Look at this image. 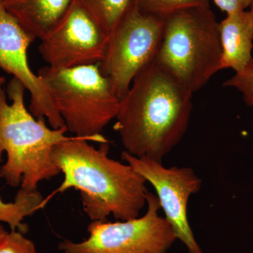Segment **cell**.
Instances as JSON below:
<instances>
[{
	"mask_svg": "<svg viewBox=\"0 0 253 253\" xmlns=\"http://www.w3.org/2000/svg\"><path fill=\"white\" fill-rule=\"evenodd\" d=\"M109 38V33L73 0L59 22L41 40L38 50L54 71L100 64Z\"/></svg>",
	"mask_w": 253,
	"mask_h": 253,
	"instance_id": "cell-8",
	"label": "cell"
},
{
	"mask_svg": "<svg viewBox=\"0 0 253 253\" xmlns=\"http://www.w3.org/2000/svg\"><path fill=\"white\" fill-rule=\"evenodd\" d=\"M250 9L253 11V1ZM223 86L239 91L246 104L253 109V56L244 71L235 73L224 82Z\"/></svg>",
	"mask_w": 253,
	"mask_h": 253,
	"instance_id": "cell-16",
	"label": "cell"
},
{
	"mask_svg": "<svg viewBox=\"0 0 253 253\" xmlns=\"http://www.w3.org/2000/svg\"><path fill=\"white\" fill-rule=\"evenodd\" d=\"M143 12L165 18L174 11L192 6H210L209 0H135Z\"/></svg>",
	"mask_w": 253,
	"mask_h": 253,
	"instance_id": "cell-15",
	"label": "cell"
},
{
	"mask_svg": "<svg viewBox=\"0 0 253 253\" xmlns=\"http://www.w3.org/2000/svg\"><path fill=\"white\" fill-rule=\"evenodd\" d=\"M5 83V78L4 77H0V86L2 85Z\"/></svg>",
	"mask_w": 253,
	"mask_h": 253,
	"instance_id": "cell-19",
	"label": "cell"
},
{
	"mask_svg": "<svg viewBox=\"0 0 253 253\" xmlns=\"http://www.w3.org/2000/svg\"><path fill=\"white\" fill-rule=\"evenodd\" d=\"M26 88L13 78L6 89L0 86V163L5 152L7 160L0 168V178L12 187L34 191L41 181L61 173L53 161L55 145L71 139L66 126L53 129L45 119H37L25 105Z\"/></svg>",
	"mask_w": 253,
	"mask_h": 253,
	"instance_id": "cell-3",
	"label": "cell"
},
{
	"mask_svg": "<svg viewBox=\"0 0 253 253\" xmlns=\"http://www.w3.org/2000/svg\"><path fill=\"white\" fill-rule=\"evenodd\" d=\"M123 161L154 186L161 208L172 226L176 240L186 246L189 253H204L196 239L188 219V202L202 186V179L191 168H166L162 162L146 157H136L126 151Z\"/></svg>",
	"mask_w": 253,
	"mask_h": 253,
	"instance_id": "cell-9",
	"label": "cell"
},
{
	"mask_svg": "<svg viewBox=\"0 0 253 253\" xmlns=\"http://www.w3.org/2000/svg\"><path fill=\"white\" fill-rule=\"evenodd\" d=\"M147 211L141 217L110 222L92 221L89 236L82 242L64 240L63 253H167L176 241L172 226L159 214L157 196L148 192Z\"/></svg>",
	"mask_w": 253,
	"mask_h": 253,
	"instance_id": "cell-6",
	"label": "cell"
},
{
	"mask_svg": "<svg viewBox=\"0 0 253 253\" xmlns=\"http://www.w3.org/2000/svg\"><path fill=\"white\" fill-rule=\"evenodd\" d=\"M86 138L73 136L55 145L51 156L64 175L56 192H81L83 211L91 221H119L139 217L149 191L146 180L129 164L111 159L109 142L98 149Z\"/></svg>",
	"mask_w": 253,
	"mask_h": 253,
	"instance_id": "cell-2",
	"label": "cell"
},
{
	"mask_svg": "<svg viewBox=\"0 0 253 253\" xmlns=\"http://www.w3.org/2000/svg\"><path fill=\"white\" fill-rule=\"evenodd\" d=\"M109 33L135 5V0H74Z\"/></svg>",
	"mask_w": 253,
	"mask_h": 253,
	"instance_id": "cell-14",
	"label": "cell"
},
{
	"mask_svg": "<svg viewBox=\"0 0 253 253\" xmlns=\"http://www.w3.org/2000/svg\"><path fill=\"white\" fill-rule=\"evenodd\" d=\"M36 40L0 1V69L12 75L29 91L30 112L37 119H47L53 129H59L66 126L64 121L47 87L28 63V48Z\"/></svg>",
	"mask_w": 253,
	"mask_h": 253,
	"instance_id": "cell-10",
	"label": "cell"
},
{
	"mask_svg": "<svg viewBox=\"0 0 253 253\" xmlns=\"http://www.w3.org/2000/svg\"><path fill=\"white\" fill-rule=\"evenodd\" d=\"M156 60L134 78L120 101L114 129L126 152L162 162L189 126L193 94Z\"/></svg>",
	"mask_w": 253,
	"mask_h": 253,
	"instance_id": "cell-1",
	"label": "cell"
},
{
	"mask_svg": "<svg viewBox=\"0 0 253 253\" xmlns=\"http://www.w3.org/2000/svg\"><path fill=\"white\" fill-rule=\"evenodd\" d=\"M26 31L42 40L71 6L73 0H0Z\"/></svg>",
	"mask_w": 253,
	"mask_h": 253,
	"instance_id": "cell-12",
	"label": "cell"
},
{
	"mask_svg": "<svg viewBox=\"0 0 253 253\" xmlns=\"http://www.w3.org/2000/svg\"><path fill=\"white\" fill-rule=\"evenodd\" d=\"M218 7L226 14L244 11L251 7L253 0H213Z\"/></svg>",
	"mask_w": 253,
	"mask_h": 253,
	"instance_id": "cell-18",
	"label": "cell"
},
{
	"mask_svg": "<svg viewBox=\"0 0 253 253\" xmlns=\"http://www.w3.org/2000/svg\"><path fill=\"white\" fill-rule=\"evenodd\" d=\"M38 75L52 96L68 131L99 144L109 142L101 133L116 119L121 99L101 73L99 64L61 71L46 66Z\"/></svg>",
	"mask_w": 253,
	"mask_h": 253,
	"instance_id": "cell-5",
	"label": "cell"
},
{
	"mask_svg": "<svg viewBox=\"0 0 253 253\" xmlns=\"http://www.w3.org/2000/svg\"><path fill=\"white\" fill-rule=\"evenodd\" d=\"M0 253H38L33 241L19 231H5L0 224Z\"/></svg>",
	"mask_w": 253,
	"mask_h": 253,
	"instance_id": "cell-17",
	"label": "cell"
},
{
	"mask_svg": "<svg viewBox=\"0 0 253 253\" xmlns=\"http://www.w3.org/2000/svg\"><path fill=\"white\" fill-rule=\"evenodd\" d=\"M221 45V69L231 68L235 73L244 71L253 58V11L226 14L219 23Z\"/></svg>",
	"mask_w": 253,
	"mask_h": 253,
	"instance_id": "cell-11",
	"label": "cell"
},
{
	"mask_svg": "<svg viewBox=\"0 0 253 253\" xmlns=\"http://www.w3.org/2000/svg\"><path fill=\"white\" fill-rule=\"evenodd\" d=\"M44 205L43 196L38 190L21 189L14 202L5 203L0 198V223H6L11 231L26 234L28 226L23 223V219L44 207Z\"/></svg>",
	"mask_w": 253,
	"mask_h": 253,
	"instance_id": "cell-13",
	"label": "cell"
},
{
	"mask_svg": "<svg viewBox=\"0 0 253 253\" xmlns=\"http://www.w3.org/2000/svg\"><path fill=\"white\" fill-rule=\"evenodd\" d=\"M163 28L164 18L143 12L135 4L111 32L99 68L120 99L136 76L156 60Z\"/></svg>",
	"mask_w": 253,
	"mask_h": 253,
	"instance_id": "cell-7",
	"label": "cell"
},
{
	"mask_svg": "<svg viewBox=\"0 0 253 253\" xmlns=\"http://www.w3.org/2000/svg\"><path fill=\"white\" fill-rule=\"evenodd\" d=\"M219 23L211 6H192L164 18L156 61L192 92L221 71Z\"/></svg>",
	"mask_w": 253,
	"mask_h": 253,
	"instance_id": "cell-4",
	"label": "cell"
}]
</instances>
